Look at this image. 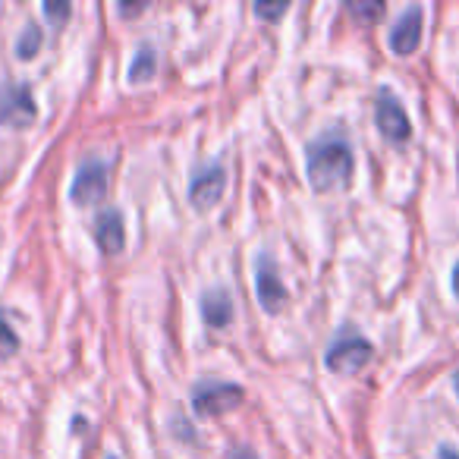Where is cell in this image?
<instances>
[{
  "mask_svg": "<svg viewBox=\"0 0 459 459\" xmlns=\"http://www.w3.org/2000/svg\"><path fill=\"white\" fill-rule=\"evenodd\" d=\"M352 145L343 133H325L308 145L306 173L315 192H331L337 186H350L352 179Z\"/></svg>",
  "mask_w": 459,
  "mask_h": 459,
  "instance_id": "cell-1",
  "label": "cell"
},
{
  "mask_svg": "<svg viewBox=\"0 0 459 459\" xmlns=\"http://www.w3.org/2000/svg\"><path fill=\"white\" fill-rule=\"evenodd\" d=\"M371 352H375V346L368 340L359 337V333H346V337L333 340L327 346L325 365L331 371H337V375H359L371 362Z\"/></svg>",
  "mask_w": 459,
  "mask_h": 459,
  "instance_id": "cell-2",
  "label": "cell"
},
{
  "mask_svg": "<svg viewBox=\"0 0 459 459\" xmlns=\"http://www.w3.org/2000/svg\"><path fill=\"white\" fill-rule=\"evenodd\" d=\"M39 117L35 108V95L26 82H4L0 85V123L4 126H29Z\"/></svg>",
  "mask_w": 459,
  "mask_h": 459,
  "instance_id": "cell-3",
  "label": "cell"
},
{
  "mask_svg": "<svg viewBox=\"0 0 459 459\" xmlns=\"http://www.w3.org/2000/svg\"><path fill=\"white\" fill-rule=\"evenodd\" d=\"M246 396V390L239 384H227V381H204L195 387L192 394V409L198 415H223L230 409H237L239 400Z\"/></svg>",
  "mask_w": 459,
  "mask_h": 459,
  "instance_id": "cell-4",
  "label": "cell"
},
{
  "mask_svg": "<svg viewBox=\"0 0 459 459\" xmlns=\"http://www.w3.org/2000/svg\"><path fill=\"white\" fill-rule=\"evenodd\" d=\"M104 195H108V164L98 158L82 160L76 177H73L70 198L76 204H91V202H101Z\"/></svg>",
  "mask_w": 459,
  "mask_h": 459,
  "instance_id": "cell-5",
  "label": "cell"
},
{
  "mask_svg": "<svg viewBox=\"0 0 459 459\" xmlns=\"http://www.w3.org/2000/svg\"><path fill=\"white\" fill-rule=\"evenodd\" d=\"M255 290L258 302L268 315H277L287 306V287H283L281 274H277V262L271 255H262L255 264Z\"/></svg>",
  "mask_w": 459,
  "mask_h": 459,
  "instance_id": "cell-6",
  "label": "cell"
},
{
  "mask_svg": "<svg viewBox=\"0 0 459 459\" xmlns=\"http://www.w3.org/2000/svg\"><path fill=\"white\" fill-rule=\"evenodd\" d=\"M223 189H227V170L223 164H211L204 170H198L192 177V186H189V202L195 211H208L221 202Z\"/></svg>",
  "mask_w": 459,
  "mask_h": 459,
  "instance_id": "cell-7",
  "label": "cell"
},
{
  "mask_svg": "<svg viewBox=\"0 0 459 459\" xmlns=\"http://www.w3.org/2000/svg\"><path fill=\"white\" fill-rule=\"evenodd\" d=\"M375 117H377V129L387 142H406L412 135V126H409V117L403 110V104L396 101L390 91H381L377 95V108H375Z\"/></svg>",
  "mask_w": 459,
  "mask_h": 459,
  "instance_id": "cell-8",
  "label": "cell"
},
{
  "mask_svg": "<svg viewBox=\"0 0 459 459\" xmlns=\"http://www.w3.org/2000/svg\"><path fill=\"white\" fill-rule=\"evenodd\" d=\"M421 45V7H409L390 29V51L396 57H409Z\"/></svg>",
  "mask_w": 459,
  "mask_h": 459,
  "instance_id": "cell-9",
  "label": "cell"
},
{
  "mask_svg": "<svg viewBox=\"0 0 459 459\" xmlns=\"http://www.w3.org/2000/svg\"><path fill=\"white\" fill-rule=\"evenodd\" d=\"M95 243L101 246L104 255L123 252V246H126V223H123V214L117 208H104L95 217Z\"/></svg>",
  "mask_w": 459,
  "mask_h": 459,
  "instance_id": "cell-10",
  "label": "cell"
},
{
  "mask_svg": "<svg viewBox=\"0 0 459 459\" xmlns=\"http://www.w3.org/2000/svg\"><path fill=\"white\" fill-rule=\"evenodd\" d=\"M198 308H202L204 325L217 327V331L230 327V321H233V299H230V293L223 287L208 290V293L202 296V302H198Z\"/></svg>",
  "mask_w": 459,
  "mask_h": 459,
  "instance_id": "cell-11",
  "label": "cell"
},
{
  "mask_svg": "<svg viewBox=\"0 0 459 459\" xmlns=\"http://www.w3.org/2000/svg\"><path fill=\"white\" fill-rule=\"evenodd\" d=\"M158 70V51L152 45H142L135 54L133 66H129V82H148Z\"/></svg>",
  "mask_w": 459,
  "mask_h": 459,
  "instance_id": "cell-12",
  "label": "cell"
},
{
  "mask_svg": "<svg viewBox=\"0 0 459 459\" xmlns=\"http://www.w3.org/2000/svg\"><path fill=\"white\" fill-rule=\"evenodd\" d=\"M41 39H45V35H41L39 22H29L26 32H22L20 41H16V54H20V60H32L41 48Z\"/></svg>",
  "mask_w": 459,
  "mask_h": 459,
  "instance_id": "cell-13",
  "label": "cell"
},
{
  "mask_svg": "<svg viewBox=\"0 0 459 459\" xmlns=\"http://www.w3.org/2000/svg\"><path fill=\"white\" fill-rule=\"evenodd\" d=\"M16 350H20V337L13 333V327L4 321V315H0V362L10 356H16Z\"/></svg>",
  "mask_w": 459,
  "mask_h": 459,
  "instance_id": "cell-14",
  "label": "cell"
},
{
  "mask_svg": "<svg viewBox=\"0 0 459 459\" xmlns=\"http://www.w3.org/2000/svg\"><path fill=\"white\" fill-rule=\"evenodd\" d=\"M346 10H350L352 16H362V20H375V16H381L384 13V4H356V0H352V4H346Z\"/></svg>",
  "mask_w": 459,
  "mask_h": 459,
  "instance_id": "cell-15",
  "label": "cell"
},
{
  "mask_svg": "<svg viewBox=\"0 0 459 459\" xmlns=\"http://www.w3.org/2000/svg\"><path fill=\"white\" fill-rule=\"evenodd\" d=\"M255 13L264 20H277V16L287 13V4H255Z\"/></svg>",
  "mask_w": 459,
  "mask_h": 459,
  "instance_id": "cell-16",
  "label": "cell"
},
{
  "mask_svg": "<svg viewBox=\"0 0 459 459\" xmlns=\"http://www.w3.org/2000/svg\"><path fill=\"white\" fill-rule=\"evenodd\" d=\"M45 13L54 20H66L70 16V4H45Z\"/></svg>",
  "mask_w": 459,
  "mask_h": 459,
  "instance_id": "cell-17",
  "label": "cell"
},
{
  "mask_svg": "<svg viewBox=\"0 0 459 459\" xmlns=\"http://www.w3.org/2000/svg\"><path fill=\"white\" fill-rule=\"evenodd\" d=\"M230 459H258V453L252 446H233L230 450Z\"/></svg>",
  "mask_w": 459,
  "mask_h": 459,
  "instance_id": "cell-18",
  "label": "cell"
},
{
  "mask_svg": "<svg viewBox=\"0 0 459 459\" xmlns=\"http://www.w3.org/2000/svg\"><path fill=\"white\" fill-rule=\"evenodd\" d=\"M437 459H459V450H456V446H450V444H444L437 450Z\"/></svg>",
  "mask_w": 459,
  "mask_h": 459,
  "instance_id": "cell-19",
  "label": "cell"
},
{
  "mask_svg": "<svg viewBox=\"0 0 459 459\" xmlns=\"http://www.w3.org/2000/svg\"><path fill=\"white\" fill-rule=\"evenodd\" d=\"M142 10H145V4H135V7H133V4H120V13H123V16L142 13Z\"/></svg>",
  "mask_w": 459,
  "mask_h": 459,
  "instance_id": "cell-20",
  "label": "cell"
},
{
  "mask_svg": "<svg viewBox=\"0 0 459 459\" xmlns=\"http://www.w3.org/2000/svg\"><path fill=\"white\" fill-rule=\"evenodd\" d=\"M453 296L459 299V262L453 264Z\"/></svg>",
  "mask_w": 459,
  "mask_h": 459,
  "instance_id": "cell-21",
  "label": "cell"
},
{
  "mask_svg": "<svg viewBox=\"0 0 459 459\" xmlns=\"http://www.w3.org/2000/svg\"><path fill=\"white\" fill-rule=\"evenodd\" d=\"M453 384H456V394H459V371H456V375H453Z\"/></svg>",
  "mask_w": 459,
  "mask_h": 459,
  "instance_id": "cell-22",
  "label": "cell"
},
{
  "mask_svg": "<svg viewBox=\"0 0 459 459\" xmlns=\"http://www.w3.org/2000/svg\"><path fill=\"white\" fill-rule=\"evenodd\" d=\"M108 459H117V456H108Z\"/></svg>",
  "mask_w": 459,
  "mask_h": 459,
  "instance_id": "cell-23",
  "label": "cell"
}]
</instances>
